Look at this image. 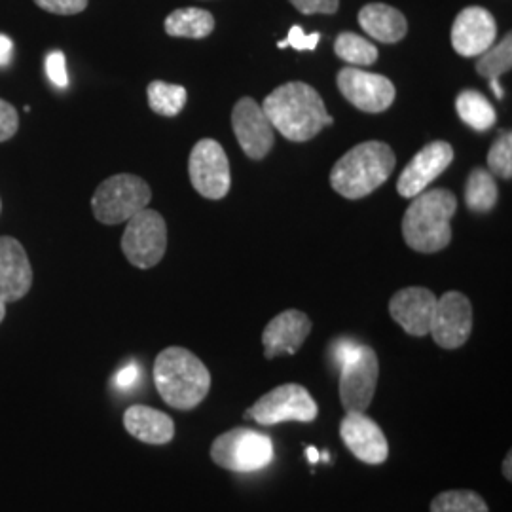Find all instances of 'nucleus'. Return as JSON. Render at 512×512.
<instances>
[{
	"instance_id": "12",
	"label": "nucleus",
	"mask_w": 512,
	"mask_h": 512,
	"mask_svg": "<svg viewBox=\"0 0 512 512\" xmlns=\"http://www.w3.org/2000/svg\"><path fill=\"white\" fill-rule=\"evenodd\" d=\"M429 332L440 348L458 349L465 346L473 332L471 300L458 291H450L437 298Z\"/></svg>"
},
{
	"instance_id": "5",
	"label": "nucleus",
	"mask_w": 512,
	"mask_h": 512,
	"mask_svg": "<svg viewBox=\"0 0 512 512\" xmlns=\"http://www.w3.org/2000/svg\"><path fill=\"white\" fill-rule=\"evenodd\" d=\"M150 200L152 190L145 179L131 173L112 175L93 194V217L101 224L116 226L147 209Z\"/></svg>"
},
{
	"instance_id": "26",
	"label": "nucleus",
	"mask_w": 512,
	"mask_h": 512,
	"mask_svg": "<svg viewBox=\"0 0 512 512\" xmlns=\"http://www.w3.org/2000/svg\"><path fill=\"white\" fill-rule=\"evenodd\" d=\"M148 107L160 116H177L186 107L188 92L179 84H167L162 80L150 82L147 88Z\"/></svg>"
},
{
	"instance_id": "7",
	"label": "nucleus",
	"mask_w": 512,
	"mask_h": 512,
	"mask_svg": "<svg viewBox=\"0 0 512 512\" xmlns=\"http://www.w3.org/2000/svg\"><path fill=\"white\" fill-rule=\"evenodd\" d=\"M122 251L135 268L148 270L160 264L167 251V224L154 209H143L126 224Z\"/></svg>"
},
{
	"instance_id": "34",
	"label": "nucleus",
	"mask_w": 512,
	"mask_h": 512,
	"mask_svg": "<svg viewBox=\"0 0 512 512\" xmlns=\"http://www.w3.org/2000/svg\"><path fill=\"white\" fill-rule=\"evenodd\" d=\"M319 40H321V35L319 33H311V35H306L304 31H302V27H298V25H294L291 27V31H289V37H287V46H293L294 50H298V52H304V50H315L317 48V44H319Z\"/></svg>"
},
{
	"instance_id": "16",
	"label": "nucleus",
	"mask_w": 512,
	"mask_h": 512,
	"mask_svg": "<svg viewBox=\"0 0 512 512\" xmlns=\"http://www.w3.org/2000/svg\"><path fill=\"white\" fill-rule=\"evenodd\" d=\"M497 37L495 19L482 6L461 10L452 25V46L463 57H476L494 46Z\"/></svg>"
},
{
	"instance_id": "31",
	"label": "nucleus",
	"mask_w": 512,
	"mask_h": 512,
	"mask_svg": "<svg viewBox=\"0 0 512 512\" xmlns=\"http://www.w3.org/2000/svg\"><path fill=\"white\" fill-rule=\"evenodd\" d=\"M19 128V114L14 105L0 99V143L10 141Z\"/></svg>"
},
{
	"instance_id": "41",
	"label": "nucleus",
	"mask_w": 512,
	"mask_h": 512,
	"mask_svg": "<svg viewBox=\"0 0 512 512\" xmlns=\"http://www.w3.org/2000/svg\"><path fill=\"white\" fill-rule=\"evenodd\" d=\"M0 211H2V202H0Z\"/></svg>"
},
{
	"instance_id": "13",
	"label": "nucleus",
	"mask_w": 512,
	"mask_h": 512,
	"mask_svg": "<svg viewBox=\"0 0 512 512\" xmlns=\"http://www.w3.org/2000/svg\"><path fill=\"white\" fill-rule=\"evenodd\" d=\"M232 128L239 147L251 158L262 160L274 147L275 129L253 97H243L232 110Z\"/></svg>"
},
{
	"instance_id": "8",
	"label": "nucleus",
	"mask_w": 512,
	"mask_h": 512,
	"mask_svg": "<svg viewBox=\"0 0 512 512\" xmlns=\"http://www.w3.org/2000/svg\"><path fill=\"white\" fill-rule=\"evenodd\" d=\"M317 414V403L304 385L285 384L262 395L243 416L260 425H277L285 421L310 423Z\"/></svg>"
},
{
	"instance_id": "38",
	"label": "nucleus",
	"mask_w": 512,
	"mask_h": 512,
	"mask_svg": "<svg viewBox=\"0 0 512 512\" xmlns=\"http://www.w3.org/2000/svg\"><path fill=\"white\" fill-rule=\"evenodd\" d=\"M503 475L507 480H512V452H509L507 458L503 461Z\"/></svg>"
},
{
	"instance_id": "1",
	"label": "nucleus",
	"mask_w": 512,
	"mask_h": 512,
	"mask_svg": "<svg viewBox=\"0 0 512 512\" xmlns=\"http://www.w3.org/2000/svg\"><path fill=\"white\" fill-rule=\"evenodd\" d=\"M262 110L285 139L306 143L334 120L315 88L304 82H287L270 93Z\"/></svg>"
},
{
	"instance_id": "3",
	"label": "nucleus",
	"mask_w": 512,
	"mask_h": 512,
	"mask_svg": "<svg viewBox=\"0 0 512 512\" xmlns=\"http://www.w3.org/2000/svg\"><path fill=\"white\" fill-rule=\"evenodd\" d=\"M154 384L171 408L192 410L207 397L211 374L192 351L173 346L156 357Z\"/></svg>"
},
{
	"instance_id": "32",
	"label": "nucleus",
	"mask_w": 512,
	"mask_h": 512,
	"mask_svg": "<svg viewBox=\"0 0 512 512\" xmlns=\"http://www.w3.org/2000/svg\"><path fill=\"white\" fill-rule=\"evenodd\" d=\"M46 73L50 76V80L54 82L57 88H67L69 84V74H67V63H65V55L61 52H52L46 59Z\"/></svg>"
},
{
	"instance_id": "10",
	"label": "nucleus",
	"mask_w": 512,
	"mask_h": 512,
	"mask_svg": "<svg viewBox=\"0 0 512 512\" xmlns=\"http://www.w3.org/2000/svg\"><path fill=\"white\" fill-rule=\"evenodd\" d=\"M190 183L207 200H222L232 184L230 162L224 148L215 139L198 141L188 160Z\"/></svg>"
},
{
	"instance_id": "20",
	"label": "nucleus",
	"mask_w": 512,
	"mask_h": 512,
	"mask_svg": "<svg viewBox=\"0 0 512 512\" xmlns=\"http://www.w3.org/2000/svg\"><path fill=\"white\" fill-rule=\"evenodd\" d=\"M124 427L129 435L147 444H167L175 437V423L156 408L133 404L124 414Z\"/></svg>"
},
{
	"instance_id": "25",
	"label": "nucleus",
	"mask_w": 512,
	"mask_h": 512,
	"mask_svg": "<svg viewBox=\"0 0 512 512\" xmlns=\"http://www.w3.org/2000/svg\"><path fill=\"white\" fill-rule=\"evenodd\" d=\"M497 184L494 175L482 167H476L465 186V203L475 213H490L497 203Z\"/></svg>"
},
{
	"instance_id": "18",
	"label": "nucleus",
	"mask_w": 512,
	"mask_h": 512,
	"mask_svg": "<svg viewBox=\"0 0 512 512\" xmlns=\"http://www.w3.org/2000/svg\"><path fill=\"white\" fill-rule=\"evenodd\" d=\"M33 268L18 239L0 238V302H18L31 291Z\"/></svg>"
},
{
	"instance_id": "36",
	"label": "nucleus",
	"mask_w": 512,
	"mask_h": 512,
	"mask_svg": "<svg viewBox=\"0 0 512 512\" xmlns=\"http://www.w3.org/2000/svg\"><path fill=\"white\" fill-rule=\"evenodd\" d=\"M357 346H359V344H355L353 340H340V342L334 346L332 355H334V361H336L338 368L348 361L349 357L353 355V351L357 349Z\"/></svg>"
},
{
	"instance_id": "19",
	"label": "nucleus",
	"mask_w": 512,
	"mask_h": 512,
	"mask_svg": "<svg viewBox=\"0 0 512 512\" xmlns=\"http://www.w3.org/2000/svg\"><path fill=\"white\" fill-rule=\"evenodd\" d=\"M310 332V317L304 311H281L262 332V346L266 359H274L283 353L294 355L304 346Z\"/></svg>"
},
{
	"instance_id": "11",
	"label": "nucleus",
	"mask_w": 512,
	"mask_h": 512,
	"mask_svg": "<svg viewBox=\"0 0 512 512\" xmlns=\"http://www.w3.org/2000/svg\"><path fill=\"white\" fill-rule=\"evenodd\" d=\"M336 84L353 107L368 114H378L389 109L397 95L393 82L387 76L368 73L355 67L342 69L336 76Z\"/></svg>"
},
{
	"instance_id": "22",
	"label": "nucleus",
	"mask_w": 512,
	"mask_h": 512,
	"mask_svg": "<svg viewBox=\"0 0 512 512\" xmlns=\"http://www.w3.org/2000/svg\"><path fill=\"white\" fill-rule=\"evenodd\" d=\"M165 33L173 38L209 37L215 29V18L202 8H179L165 18Z\"/></svg>"
},
{
	"instance_id": "39",
	"label": "nucleus",
	"mask_w": 512,
	"mask_h": 512,
	"mask_svg": "<svg viewBox=\"0 0 512 512\" xmlns=\"http://www.w3.org/2000/svg\"><path fill=\"white\" fill-rule=\"evenodd\" d=\"M306 456L310 458L311 463H317V461H319V454H317V450H315L313 446H310V448L306 450Z\"/></svg>"
},
{
	"instance_id": "27",
	"label": "nucleus",
	"mask_w": 512,
	"mask_h": 512,
	"mask_svg": "<svg viewBox=\"0 0 512 512\" xmlns=\"http://www.w3.org/2000/svg\"><path fill=\"white\" fill-rule=\"evenodd\" d=\"M336 55L349 63L351 67H370L378 61V48L368 40L355 33H342L334 42Z\"/></svg>"
},
{
	"instance_id": "33",
	"label": "nucleus",
	"mask_w": 512,
	"mask_h": 512,
	"mask_svg": "<svg viewBox=\"0 0 512 512\" xmlns=\"http://www.w3.org/2000/svg\"><path fill=\"white\" fill-rule=\"evenodd\" d=\"M294 8L300 14L313 16V14H336L340 0H291Z\"/></svg>"
},
{
	"instance_id": "37",
	"label": "nucleus",
	"mask_w": 512,
	"mask_h": 512,
	"mask_svg": "<svg viewBox=\"0 0 512 512\" xmlns=\"http://www.w3.org/2000/svg\"><path fill=\"white\" fill-rule=\"evenodd\" d=\"M14 57V42L6 35H0V67L10 65Z\"/></svg>"
},
{
	"instance_id": "40",
	"label": "nucleus",
	"mask_w": 512,
	"mask_h": 512,
	"mask_svg": "<svg viewBox=\"0 0 512 512\" xmlns=\"http://www.w3.org/2000/svg\"><path fill=\"white\" fill-rule=\"evenodd\" d=\"M4 317H6V304L0 302V323L4 321Z\"/></svg>"
},
{
	"instance_id": "17",
	"label": "nucleus",
	"mask_w": 512,
	"mask_h": 512,
	"mask_svg": "<svg viewBox=\"0 0 512 512\" xmlns=\"http://www.w3.org/2000/svg\"><path fill=\"white\" fill-rule=\"evenodd\" d=\"M437 308V296L423 287H406L393 294L389 313L395 323L410 336H427L431 330L433 313Z\"/></svg>"
},
{
	"instance_id": "21",
	"label": "nucleus",
	"mask_w": 512,
	"mask_h": 512,
	"mask_svg": "<svg viewBox=\"0 0 512 512\" xmlns=\"http://www.w3.org/2000/svg\"><path fill=\"white\" fill-rule=\"evenodd\" d=\"M359 25L368 37L384 44L401 42L408 33V21L403 12L382 2H372L361 8Z\"/></svg>"
},
{
	"instance_id": "15",
	"label": "nucleus",
	"mask_w": 512,
	"mask_h": 512,
	"mask_svg": "<svg viewBox=\"0 0 512 512\" xmlns=\"http://www.w3.org/2000/svg\"><path fill=\"white\" fill-rule=\"evenodd\" d=\"M340 437L349 452L368 465H382L389 456L382 427L365 412H349L340 425Z\"/></svg>"
},
{
	"instance_id": "24",
	"label": "nucleus",
	"mask_w": 512,
	"mask_h": 512,
	"mask_svg": "<svg viewBox=\"0 0 512 512\" xmlns=\"http://www.w3.org/2000/svg\"><path fill=\"white\" fill-rule=\"evenodd\" d=\"M459 118L475 131H486L495 124V109L484 95L476 90H463L456 99Z\"/></svg>"
},
{
	"instance_id": "28",
	"label": "nucleus",
	"mask_w": 512,
	"mask_h": 512,
	"mask_svg": "<svg viewBox=\"0 0 512 512\" xmlns=\"http://www.w3.org/2000/svg\"><path fill=\"white\" fill-rule=\"evenodd\" d=\"M431 512H490L486 501L471 490H452L437 495Z\"/></svg>"
},
{
	"instance_id": "4",
	"label": "nucleus",
	"mask_w": 512,
	"mask_h": 512,
	"mask_svg": "<svg viewBox=\"0 0 512 512\" xmlns=\"http://www.w3.org/2000/svg\"><path fill=\"white\" fill-rule=\"evenodd\" d=\"M397 165L395 152L382 141H366L351 148L330 171L332 188L348 198L361 200L378 190Z\"/></svg>"
},
{
	"instance_id": "9",
	"label": "nucleus",
	"mask_w": 512,
	"mask_h": 512,
	"mask_svg": "<svg viewBox=\"0 0 512 512\" xmlns=\"http://www.w3.org/2000/svg\"><path fill=\"white\" fill-rule=\"evenodd\" d=\"M380 378V361L370 346L359 344L340 366V401L346 412H366Z\"/></svg>"
},
{
	"instance_id": "2",
	"label": "nucleus",
	"mask_w": 512,
	"mask_h": 512,
	"mask_svg": "<svg viewBox=\"0 0 512 512\" xmlns=\"http://www.w3.org/2000/svg\"><path fill=\"white\" fill-rule=\"evenodd\" d=\"M406 209L403 236L406 245L418 253H439L452 241L450 220L456 215L458 198L446 188L423 190Z\"/></svg>"
},
{
	"instance_id": "35",
	"label": "nucleus",
	"mask_w": 512,
	"mask_h": 512,
	"mask_svg": "<svg viewBox=\"0 0 512 512\" xmlns=\"http://www.w3.org/2000/svg\"><path fill=\"white\" fill-rule=\"evenodd\" d=\"M137 380H139V366L135 365V363H129L128 366H124V368L118 372L116 385L122 387V389H129V387H133V385L137 384Z\"/></svg>"
},
{
	"instance_id": "14",
	"label": "nucleus",
	"mask_w": 512,
	"mask_h": 512,
	"mask_svg": "<svg viewBox=\"0 0 512 512\" xmlns=\"http://www.w3.org/2000/svg\"><path fill=\"white\" fill-rule=\"evenodd\" d=\"M454 160V148L446 141H433L421 148L399 177L397 190L403 198H416L442 175Z\"/></svg>"
},
{
	"instance_id": "30",
	"label": "nucleus",
	"mask_w": 512,
	"mask_h": 512,
	"mask_svg": "<svg viewBox=\"0 0 512 512\" xmlns=\"http://www.w3.org/2000/svg\"><path fill=\"white\" fill-rule=\"evenodd\" d=\"M40 10L57 16H76L88 8V0H35Z\"/></svg>"
},
{
	"instance_id": "23",
	"label": "nucleus",
	"mask_w": 512,
	"mask_h": 512,
	"mask_svg": "<svg viewBox=\"0 0 512 512\" xmlns=\"http://www.w3.org/2000/svg\"><path fill=\"white\" fill-rule=\"evenodd\" d=\"M512 65V37L507 35L497 46L486 50L476 63V73L482 78L490 80V86L494 90L497 99H503L505 90L499 84V76L509 73Z\"/></svg>"
},
{
	"instance_id": "29",
	"label": "nucleus",
	"mask_w": 512,
	"mask_h": 512,
	"mask_svg": "<svg viewBox=\"0 0 512 512\" xmlns=\"http://www.w3.org/2000/svg\"><path fill=\"white\" fill-rule=\"evenodd\" d=\"M488 167L490 173L503 177V179H511L512 177V133L507 131L503 133L494 143V147L488 152Z\"/></svg>"
},
{
	"instance_id": "6",
	"label": "nucleus",
	"mask_w": 512,
	"mask_h": 512,
	"mask_svg": "<svg viewBox=\"0 0 512 512\" xmlns=\"http://www.w3.org/2000/svg\"><path fill=\"white\" fill-rule=\"evenodd\" d=\"M274 442L247 427H236L213 440L211 459L232 473H253L274 461Z\"/></svg>"
}]
</instances>
